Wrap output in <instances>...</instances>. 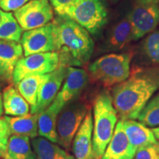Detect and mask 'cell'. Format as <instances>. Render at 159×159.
Here are the masks:
<instances>
[{"instance_id":"7402d4cb","label":"cell","mask_w":159,"mask_h":159,"mask_svg":"<svg viewBox=\"0 0 159 159\" xmlns=\"http://www.w3.org/2000/svg\"><path fill=\"white\" fill-rule=\"evenodd\" d=\"M31 144L37 159H75L63 148L43 137L33 139Z\"/></svg>"},{"instance_id":"8992f818","label":"cell","mask_w":159,"mask_h":159,"mask_svg":"<svg viewBox=\"0 0 159 159\" xmlns=\"http://www.w3.org/2000/svg\"><path fill=\"white\" fill-rule=\"evenodd\" d=\"M24 55L57 52V25L55 21L43 27L23 33L21 39Z\"/></svg>"},{"instance_id":"6da1fadb","label":"cell","mask_w":159,"mask_h":159,"mask_svg":"<svg viewBox=\"0 0 159 159\" xmlns=\"http://www.w3.org/2000/svg\"><path fill=\"white\" fill-rule=\"evenodd\" d=\"M159 90V66L134 69L128 79L114 85L112 102L121 120L136 119Z\"/></svg>"},{"instance_id":"e575fe53","label":"cell","mask_w":159,"mask_h":159,"mask_svg":"<svg viewBox=\"0 0 159 159\" xmlns=\"http://www.w3.org/2000/svg\"><path fill=\"white\" fill-rule=\"evenodd\" d=\"M0 91H1V85H0Z\"/></svg>"},{"instance_id":"7a4b0ae2","label":"cell","mask_w":159,"mask_h":159,"mask_svg":"<svg viewBox=\"0 0 159 159\" xmlns=\"http://www.w3.org/2000/svg\"><path fill=\"white\" fill-rule=\"evenodd\" d=\"M55 21L60 65L75 67L88 63L94 49L90 33L68 17L59 16Z\"/></svg>"},{"instance_id":"d6986e66","label":"cell","mask_w":159,"mask_h":159,"mask_svg":"<svg viewBox=\"0 0 159 159\" xmlns=\"http://www.w3.org/2000/svg\"><path fill=\"white\" fill-rule=\"evenodd\" d=\"M3 108L5 114L10 116H24L29 113V103L13 86H7L2 93Z\"/></svg>"},{"instance_id":"d590c367","label":"cell","mask_w":159,"mask_h":159,"mask_svg":"<svg viewBox=\"0 0 159 159\" xmlns=\"http://www.w3.org/2000/svg\"><path fill=\"white\" fill-rule=\"evenodd\" d=\"M0 1H2V0H0Z\"/></svg>"},{"instance_id":"4fadbf2b","label":"cell","mask_w":159,"mask_h":159,"mask_svg":"<svg viewBox=\"0 0 159 159\" xmlns=\"http://www.w3.org/2000/svg\"><path fill=\"white\" fill-rule=\"evenodd\" d=\"M23 55L24 50L21 43L0 40V77L5 80L11 81L16 66Z\"/></svg>"},{"instance_id":"d6a6232c","label":"cell","mask_w":159,"mask_h":159,"mask_svg":"<svg viewBox=\"0 0 159 159\" xmlns=\"http://www.w3.org/2000/svg\"><path fill=\"white\" fill-rule=\"evenodd\" d=\"M3 101H2V95L0 94V117L2 116V115L3 114Z\"/></svg>"},{"instance_id":"5b68a950","label":"cell","mask_w":159,"mask_h":159,"mask_svg":"<svg viewBox=\"0 0 159 159\" xmlns=\"http://www.w3.org/2000/svg\"><path fill=\"white\" fill-rule=\"evenodd\" d=\"M66 17L72 19L89 33L97 35L108 21V11L102 0H74Z\"/></svg>"},{"instance_id":"603a6c76","label":"cell","mask_w":159,"mask_h":159,"mask_svg":"<svg viewBox=\"0 0 159 159\" xmlns=\"http://www.w3.org/2000/svg\"><path fill=\"white\" fill-rule=\"evenodd\" d=\"M48 76L49 74L32 75L25 77L16 85L18 91L29 103L31 108L36 105L40 87Z\"/></svg>"},{"instance_id":"7c38bea8","label":"cell","mask_w":159,"mask_h":159,"mask_svg":"<svg viewBox=\"0 0 159 159\" xmlns=\"http://www.w3.org/2000/svg\"><path fill=\"white\" fill-rule=\"evenodd\" d=\"M66 69L65 66L59 65L55 70L49 73L48 77L40 87L36 105L31 108V114H41L52 104L62 86Z\"/></svg>"},{"instance_id":"5bb4252c","label":"cell","mask_w":159,"mask_h":159,"mask_svg":"<svg viewBox=\"0 0 159 159\" xmlns=\"http://www.w3.org/2000/svg\"><path fill=\"white\" fill-rule=\"evenodd\" d=\"M93 118L89 110L73 141L75 159H96L93 152Z\"/></svg>"},{"instance_id":"ffe728a7","label":"cell","mask_w":159,"mask_h":159,"mask_svg":"<svg viewBox=\"0 0 159 159\" xmlns=\"http://www.w3.org/2000/svg\"><path fill=\"white\" fill-rule=\"evenodd\" d=\"M132 41V27L128 16L114 26L107 40V49L111 51L122 49Z\"/></svg>"},{"instance_id":"9a60e30c","label":"cell","mask_w":159,"mask_h":159,"mask_svg":"<svg viewBox=\"0 0 159 159\" xmlns=\"http://www.w3.org/2000/svg\"><path fill=\"white\" fill-rule=\"evenodd\" d=\"M136 150L129 142L123 129L122 121L117 122L111 142L101 159H134Z\"/></svg>"},{"instance_id":"9c48e42d","label":"cell","mask_w":159,"mask_h":159,"mask_svg":"<svg viewBox=\"0 0 159 159\" xmlns=\"http://www.w3.org/2000/svg\"><path fill=\"white\" fill-rule=\"evenodd\" d=\"M23 30L43 27L53 20V8L49 0H32L13 11Z\"/></svg>"},{"instance_id":"f546056e","label":"cell","mask_w":159,"mask_h":159,"mask_svg":"<svg viewBox=\"0 0 159 159\" xmlns=\"http://www.w3.org/2000/svg\"><path fill=\"white\" fill-rule=\"evenodd\" d=\"M32 0H2L0 1V9L4 11H14Z\"/></svg>"},{"instance_id":"30bf717a","label":"cell","mask_w":159,"mask_h":159,"mask_svg":"<svg viewBox=\"0 0 159 159\" xmlns=\"http://www.w3.org/2000/svg\"><path fill=\"white\" fill-rule=\"evenodd\" d=\"M128 16L132 27V41L152 33L159 25V5L138 4Z\"/></svg>"},{"instance_id":"2e32d148","label":"cell","mask_w":159,"mask_h":159,"mask_svg":"<svg viewBox=\"0 0 159 159\" xmlns=\"http://www.w3.org/2000/svg\"><path fill=\"white\" fill-rule=\"evenodd\" d=\"M123 129L129 142L135 150L150 144H156L157 139L152 130L148 126L135 119L122 120Z\"/></svg>"},{"instance_id":"f1b7e54d","label":"cell","mask_w":159,"mask_h":159,"mask_svg":"<svg viewBox=\"0 0 159 159\" xmlns=\"http://www.w3.org/2000/svg\"><path fill=\"white\" fill-rule=\"evenodd\" d=\"M50 5L59 16H65L67 10L74 0H49Z\"/></svg>"},{"instance_id":"52a82bcc","label":"cell","mask_w":159,"mask_h":159,"mask_svg":"<svg viewBox=\"0 0 159 159\" xmlns=\"http://www.w3.org/2000/svg\"><path fill=\"white\" fill-rule=\"evenodd\" d=\"M60 65L57 52L36 53L22 57L16 66L13 74V84L16 85L25 77L49 74Z\"/></svg>"},{"instance_id":"3957f363","label":"cell","mask_w":159,"mask_h":159,"mask_svg":"<svg viewBox=\"0 0 159 159\" xmlns=\"http://www.w3.org/2000/svg\"><path fill=\"white\" fill-rule=\"evenodd\" d=\"M118 121V114L112 97L106 91L97 95L94 104L93 152L96 159H101L114 135Z\"/></svg>"},{"instance_id":"e0dca14e","label":"cell","mask_w":159,"mask_h":159,"mask_svg":"<svg viewBox=\"0 0 159 159\" xmlns=\"http://www.w3.org/2000/svg\"><path fill=\"white\" fill-rule=\"evenodd\" d=\"M39 114H27L24 116L4 117L8 125L12 135L27 136L34 139L38 134Z\"/></svg>"},{"instance_id":"ac0fdd59","label":"cell","mask_w":159,"mask_h":159,"mask_svg":"<svg viewBox=\"0 0 159 159\" xmlns=\"http://www.w3.org/2000/svg\"><path fill=\"white\" fill-rule=\"evenodd\" d=\"M61 111L57 105L52 102L48 108L39 114V134L52 143H57L56 125L57 116Z\"/></svg>"},{"instance_id":"83f0119b","label":"cell","mask_w":159,"mask_h":159,"mask_svg":"<svg viewBox=\"0 0 159 159\" xmlns=\"http://www.w3.org/2000/svg\"><path fill=\"white\" fill-rule=\"evenodd\" d=\"M156 144L147 145L138 149L134 159H159V152Z\"/></svg>"},{"instance_id":"d4e9b609","label":"cell","mask_w":159,"mask_h":159,"mask_svg":"<svg viewBox=\"0 0 159 159\" xmlns=\"http://www.w3.org/2000/svg\"><path fill=\"white\" fill-rule=\"evenodd\" d=\"M138 119L148 127L159 126V91L147 103L139 114Z\"/></svg>"},{"instance_id":"cb8c5ba5","label":"cell","mask_w":159,"mask_h":159,"mask_svg":"<svg viewBox=\"0 0 159 159\" xmlns=\"http://www.w3.org/2000/svg\"><path fill=\"white\" fill-rule=\"evenodd\" d=\"M23 31L13 13L0 9V40L20 42Z\"/></svg>"},{"instance_id":"484cf974","label":"cell","mask_w":159,"mask_h":159,"mask_svg":"<svg viewBox=\"0 0 159 159\" xmlns=\"http://www.w3.org/2000/svg\"><path fill=\"white\" fill-rule=\"evenodd\" d=\"M145 57L152 63L159 64V30L150 33L142 43Z\"/></svg>"},{"instance_id":"4dcf8cb0","label":"cell","mask_w":159,"mask_h":159,"mask_svg":"<svg viewBox=\"0 0 159 159\" xmlns=\"http://www.w3.org/2000/svg\"><path fill=\"white\" fill-rule=\"evenodd\" d=\"M136 3L144 5H158L159 0H136Z\"/></svg>"},{"instance_id":"8fae6325","label":"cell","mask_w":159,"mask_h":159,"mask_svg":"<svg viewBox=\"0 0 159 159\" xmlns=\"http://www.w3.org/2000/svg\"><path fill=\"white\" fill-rule=\"evenodd\" d=\"M88 79V74L84 69L75 66L67 67L64 83L52 103L62 111L65 106L80 94L87 85Z\"/></svg>"},{"instance_id":"4316f807","label":"cell","mask_w":159,"mask_h":159,"mask_svg":"<svg viewBox=\"0 0 159 159\" xmlns=\"http://www.w3.org/2000/svg\"><path fill=\"white\" fill-rule=\"evenodd\" d=\"M11 130L5 119H0V157L5 158Z\"/></svg>"},{"instance_id":"1f68e13d","label":"cell","mask_w":159,"mask_h":159,"mask_svg":"<svg viewBox=\"0 0 159 159\" xmlns=\"http://www.w3.org/2000/svg\"><path fill=\"white\" fill-rule=\"evenodd\" d=\"M152 132H153L154 136L156 138V139L159 140V126L156 127V128L152 129Z\"/></svg>"},{"instance_id":"836d02e7","label":"cell","mask_w":159,"mask_h":159,"mask_svg":"<svg viewBox=\"0 0 159 159\" xmlns=\"http://www.w3.org/2000/svg\"><path fill=\"white\" fill-rule=\"evenodd\" d=\"M156 146H157V149H158V152H159V142H157Z\"/></svg>"},{"instance_id":"277c9868","label":"cell","mask_w":159,"mask_h":159,"mask_svg":"<svg viewBox=\"0 0 159 159\" xmlns=\"http://www.w3.org/2000/svg\"><path fill=\"white\" fill-rule=\"evenodd\" d=\"M132 58V53L105 55L89 66V74L93 80L105 87L114 86L130 76Z\"/></svg>"},{"instance_id":"ba28073f","label":"cell","mask_w":159,"mask_h":159,"mask_svg":"<svg viewBox=\"0 0 159 159\" xmlns=\"http://www.w3.org/2000/svg\"><path fill=\"white\" fill-rule=\"evenodd\" d=\"M87 111L83 104L65 106L57 116L56 131L57 143L65 149L70 148L75 135L84 120Z\"/></svg>"},{"instance_id":"44dd1931","label":"cell","mask_w":159,"mask_h":159,"mask_svg":"<svg viewBox=\"0 0 159 159\" xmlns=\"http://www.w3.org/2000/svg\"><path fill=\"white\" fill-rule=\"evenodd\" d=\"M5 158L37 159L29 137L19 135L10 136Z\"/></svg>"}]
</instances>
